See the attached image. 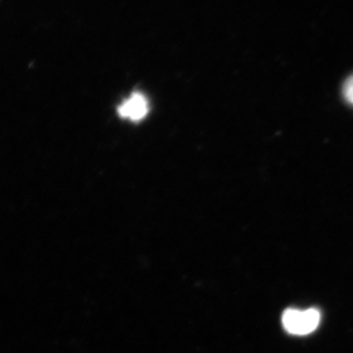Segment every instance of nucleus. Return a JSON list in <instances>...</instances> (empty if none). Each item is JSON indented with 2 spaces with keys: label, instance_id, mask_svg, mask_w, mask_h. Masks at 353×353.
Returning a JSON list of instances; mask_svg holds the SVG:
<instances>
[{
  "label": "nucleus",
  "instance_id": "nucleus-2",
  "mask_svg": "<svg viewBox=\"0 0 353 353\" xmlns=\"http://www.w3.org/2000/svg\"><path fill=\"white\" fill-rule=\"evenodd\" d=\"M148 112H150V102L145 95L139 92H134L130 95L118 108V114L120 117L132 122H139L145 119Z\"/></svg>",
  "mask_w": 353,
  "mask_h": 353
},
{
  "label": "nucleus",
  "instance_id": "nucleus-3",
  "mask_svg": "<svg viewBox=\"0 0 353 353\" xmlns=\"http://www.w3.org/2000/svg\"><path fill=\"white\" fill-rule=\"evenodd\" d=\"M343 94L345 99L353 104V75L345 81V87H343Z\"/></svg>",
  "mask_w": 353,
  "mask_h": 353
},
{
  "label": "nucleus",
  "instance_id": "nucleus-1",
  "mask_svg": "<svg viewBox=\"0 0 353 353\" xmlns=\"http://www.w3.org/2000/svg\"><path fill=\"white\" fill-rule=\"evenodd\" d=\"M320 319H321V315L315 308L303 311L288 309L283 314L282 321L285 329L289 333L303 336L315 331L319 325Z\"/></svg>",
  "mask_w": 353,
  "mask_h": 353
}]
</instances>
